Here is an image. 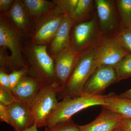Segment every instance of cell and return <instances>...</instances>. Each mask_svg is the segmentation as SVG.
<instances>
[{
	"label": "cell",
	"mask_w": 131,
	"mask_h": 131,
	"mask_svg": "<svg viewBox=\"0 0 131 131\" xmlns=\"http://www.w3.org/2000/svg\"><path fill=\"white\" fill-rule=\"evenodd\" d=\"M29 38L12 25L5 16L0 15V50L9 56L7 73L27 66L24 52Z\"/></svg>",
	"instance_id": "6da1fadb"
},
{
	"label": "cell",
	"mask_w": 131,
	"mask_h": 131,
	"mask_svg": "<svg viewBox=\"0 0 131 131\" xmlns=\"http://www.w3.org/2000/svg\"><path fill=\"white\" fill-rule=\"evenodd\" d=\"M24 55L28 75L37 79L43 85L56 86L54 60L47 52V46L35 44L29 39Z\"/></svg>",
	"instance_id": "7a4b0ae2"
},
{
	"label": "cell",
	"mask_w": 131,
	"mask_h": 131,
	"mask_svg": "<svg viewBox=\"0 0 131 131\" xmlns=\"http://www.w3.org/2000/svg\"><path fill=\"white\" fill-rule=\"evenodd\" d=\"M106 95H92L82 93L80 96L64 98L59 102L46 122L50 128L71 119L74 115L87 108L105 105Z\"/></svg>",
	"instance_id": "3957f363"
},
{
	"label": "cell",
	"mask_w": 131,
	"mask_h": 131,
	"mask_svg": "<svg viewBox=\"0 0 131 131\" xmlns=\"http://www.w3.org/2000/svg\"><path fill=\"white\" fill-rule=\"evenodd\" d=\"M97 68L93 47L82 53L80 61L69 79L59 90L58 99L62 100L81 95L86 82Z\"/></svg>",
	"instance_id": "277c9868"
},
{
	"label": "cell",
	"mask_w": 131,
	"mask_h": 131,
	"mask_svg": "<svg viewBox=\"0 0 131 131\" xmlns=\"http://www.w3.org/2000/svg\"><path fill=\"white\" fill-rule=\"evenodd\" d=\"M58 89L54 85H43L37 94L29 103L33 125L46 126L48 118L58 103Z\"/></svg>",
	"instance_id": "5b68a950"
},
{
	"label": "cell",
	"mask_w": 131,
	"mask_h": 131,
	"mask_svg": "<svg viewBox=\"0 0 131 131\" xmlns=\"http://www.w3.org/2000/svg\"><path fill=\"white\" fill-rule=\"evenodd\" d=\"M65 15L57 6L35 20L34 30L30 38L31 42L35 44L49 45L56 36Z\"/></svg>",
	"instance_id": "8992f818"
},
{
	"label": "cell",
	"mask_w": 131,
	"mask_h": 131,
	"mask_svg": "<svg viewBox=\"0 0 131 131\" xmlns=\"http://www.w3.org/2000/svg\"><path fill=\"white\" fill-rule=\"evenodd\" d=\"M97 67H114L129 52L113 37L103 38L93 46Z\"/></svg>",
	"instance_id": "52a82bcc"
},
{
	"label": "cell",
	"mask_w": 131,
	"mask_h": 131,
	"mask_svg": "<svg viewBox=\"0 0 131 131\" xmlns=\"http://www.w3.org/2000/svg\"><path fill=\"white\" fill-rule=\"evenodd\" d=\"M98 37L97 21L95 18L74 24L71 35V47L82 54L96 44L99 40Z\"/></svg>",
	"instance_id": "ba28073f"
},
{
	"label": "cell",
	"mask_w": 131,
	"mask_h": 131,
	"mask_svg": "<svg viewBox=\"0 0 131 131\" xmlns=\"http://www.w3.org/2000/svg\"><path fill=\"white\" fill-rule=\"evenodd\" d=\"M81 55L70 47L63 50L54 58L55 84L58 89V91L69 79Z\"/></svg>",
	"instance_id": "9c48e42d"
},
{
	"label": "cell",
	"mask_w": 131,
	"mask_h": 131,
	"mask_svg": "<svg viewBox=\"0 0 131 131\" xmlns=\"http://www.w3.org/2000/svg\"><path fill=\"white\" fill-rule=\"evenodd\" d=\"M116 82L117 76L114 67L100 66L86 82L82 93L92 95H102L108 87Z\"/></svg>",
	"instance_id": "30bf717a"
},
{
	"label": "cell",
	"mask_w": 131,
	"mask_h": 131,
	"mask_svg": "<svg viewBox=\"0 0 131 131\" xmlns=\"http://www.w3.org/2000/svg\"><path fill=\"white\" fill-rule=\"evenodd\" d=\"M3 15L16 29L30 38L34 30L35 22L22 0H14L9 12Z\"/></svg>",
	"instance_id": "8fae6325"
},
{
	"label": "cell",
	"mask_w": 131,
	"mask_h": 131,
	"mask_svg": "<svg viewBox=\"0 0 131 131\" xmlns=\"http://www.w3.org/2000/svg\"><path fill=\"white\" fill-rule=\"evenodd\" d=\"M74 22L73 19L65 15L54 38L47 46V51L54 59L59 52L71 47V35Z\"/></svg>",
	"instance_id": "7c38bea8"
},
{
	"label": "cell",
	"mask_w": 131,
	"mask_h": 131,
	"mask_svg": "<svg viewBox=\"0 0 131 131\" xmlns=\"http://www.w3.org/2000/svg\"><path fill=\"white\" fill-rule=\"evenodd\" d=\"M122 117L118 113L103 108L92 122L80 126V131H113L119 127Z\"/></svg>",
	"instance_id": "4fadbf2b"
},
{
	"label": "cell",
	"mask_w": 131,
	"mask_h": 131,
	"mask_svg": "<svg viewBox=\"0 0 131 131\" xmlns=\"http://www.w3.org/2000/svg\"><path fill=\"white\" fill-rule=\"evenodd\" d=\"M94 3L101 32H106L115 29L118 26V19L113 1L96 0Z\"/></svg>",
	"instance_id": "5bb4252c"
},
{
	"label": "cell",
	"mask_w": 131,
	"mask_h": 131,
	"mask_svg": "<svg viewBox=\"0 0 131 131\" xmlns=\"http://www.w3.org/2000/svg\"><path fill=\"white\" fill-rule=\"evenodd\" d=\"M42 85L37 79L26 75L11 90L16 100L29 104L37 94Z\"/></svg>",
	"instance_id": "9a60e30c"
},
{
	"label": "cell",
	"mask_w": 131,
	"mask_h": 131,
	"mask_svg": "<svg viewBox=\"0 0 131 131\" xmlns=\"http://www.w3.org/2000/svg\"><path fill=\"white\" fill-rule=\"evenodd\" d=\"M7 108L15 130H23L33 126L28 103L16 100Z\"/></svg>",
	"instance_id": "2e32d148"
},
{
	"label": "cell",
	"mask_w": 131,
	"mask_h": 131,
	"mask_svg": "<svg viewBox=\"0 0 131 131\" xmlns=\"http://www.w3.org/2000/svg\"><path fill=\"white\" fill-rule=\"evenodd\" d=\"M103 108L118 113L124 117L131 118V100L120 98L111 93L106 95Z\"/></svg>",
	"instance_id": "e0dca14e"
},
{
	"label": "cell",
	"mask_w": 131,
	"mask_h": 131,
	"mask_svg": "<svg viewBox=\"0 0 131 131\" xmlns=\"http://www.w3.org/2000/svg\"><path fill=\"white\" fill-rule=\"evenodd\" d=\"M34 21L57 7L53 1L47 0H22Z\"/></svg>",
	"instance_id": "ac0fdd59"
},
{
	"label": "cell",
	"mask_w": 131,
	"mask_h": 131,
	"mask_svg": "<svg viewBox=\"0 0 131 131\" xmlns=\"http://www.w3.org/2000/svg\"><path fill=\"white\" fill-rule=\"evenodd\" d=\"M116 2L119 16V28L131 27V0H118Z\"/></svg>",
	"instance_id": "d6986e66"
},
{
	"label": "cell",
	"mask_w": 131,
	"mask_h": 131,
	"mask_svg": "<svg viewBox=\"0 0 131 131\" xmlns=\"http://www.w3.org/2000/svg\"><path fill=\"white\" fill-rule=\"evenodd\" d=\"M94 2L92 0H78L73 17L74 24L84 21L92 9Z\"/></svg>",
	"instance_id": "ffe728a7"
},
{
	"label": "cell",
	"mask_w": 131,
	"mask_h": 131,
	"mask_svg": "<svg viewBox=\"0 0 131 131\" xmlns=\"http://www.w3.org/2000/svg\"><path fill=\"white\" fill-rule=\"evenodd\" d=\"M117 82L131 77V54L128 53L115 66Z\"/></svg>",
	"instance_id": "44dd1931"
},
{
	"label": "cell",
	"mask_w": 131,
	"mask_h": 131,
	"mask_svg": "<svg viewBox=\"0 0 131 131\" xmlns=\"http://www.w3.org/2000/svg\"><path fill=\"white\" fill-rule=\"evenodd\" d=\"M113 37L131 54V27L119 28Z\"/></svg>",
	"instance_id": "7402d4cb"
},
{
	"label": "cell",
	"mask_w": 131,
	"mask_h": 131,
	"mask_svg": "<svg viewBox=\"0 0 131 131\" xmlns=\"http://www.w3.org/2000/svg\"><path fill=\"white\" fill-rule=\"evenodd\" d=\"M57 6L65 15L73 19L78 0H53Z\"/></svg>",
	"instance_id": "603a6c76"
},
{
	"label": "cell",
	"mask_w": 131,
	"mask_h": 131,
	"mask_svg": "<svg viewBox=\"0 0 131 131\" xmlns=\"http://www.w3.org/2000/svg\"><path fill=\"white\" fill-rule=\"evenodd\" d=\"M45 131H80V126L75 124L71 119L50 128L47 127Z\"/></svg>",
	"instance_id": "cb8c5ba5"
},
{
	"label": "cell",
	"mask_w": 131,
	"mask_h": 131,
	"mask_svg": "<svg viewBox=\"0 0 131 131\" xmlns=\"http://www.w3.org/2000/svg\"><path fill=\"white\" fill-rule=\"evenodd\" d=\"M16 100L11 89L0 86V103L8 106Z\"/></svg>",
	"instance_id": "d4e9b609"
},
{
	"label": "cell",
	"mask_w": 131,
	"mask_h": 131,
	"mask_svg": "<svg viewBox=\"0 0 131 131\" xmlns=\"http://www.w3.org/2000/svg\"><path fill=\"white\" fill-rule=\"evenodd\" d=\"M28 70L23 68L19 70H14L8 74L9 86L11 89L16 85L21 78L27 75Z\"/></svg>",
	"instance_id": "484cf974"
},
{
	"label": "cell",
	"mask_w": 131,
	"mask_h": 131,
	"mask_svg": "<svg viewBox=\"0 0 131 131\" xmlns=\"http://www.w3.org/2000/svg\"><path fill=\"white\" fill-rule=\"evenodd\" d=\"M0 119L1 121L6 122L12 127L13 124L8 110L7 106L0 103Z\"/></svg>",
	"instance_id": "4316f807"
},
{
	"label": "cell",
	"mask_w": 131,
	"mask_h": 131,
	"mask_svg": "<svg viewBox=\"0 0 131 131\" xmlns=\"http://www.w3.org/2000/svg\"><path fill=\"white\" fill-rule=\"evenodd\" d=\"M14 0H0V15H5L9 12Z\"/></svg>",
	"instance_id": "83f0119b"
},
{
	"label": "cell",
	"mask_w": 131,
	"mask_h": 131,
	"mask_svg": "<svg viewBox=\"0 0 131 131\" xmlns=\"http://www.w3.org/2000/svg\"><path fill=\"white\" fill-rule=\"evenodd\" d=\"M0 86L11 89L8 78V74L0 70Z\"/></svg>",
	"instance_id": "f1b7e54d"
},
{
	"label": "cell",
	"mask_w": 131,
	"mask_h": 131,
	"mask_svg": "<svg viewBox=\"0 0 131 131\" xmlns=\"http://www.w3.org/2000/svg\"><path fill=\"white\" fill-rule=\"evenodd\" d=\"M119 127L123 131H131V118L122 117Z\"/></svg>",
	"instance_id": "f546056e"
},
{
	"label": "cell",
	"mask_w": 131,
	"mask_h": 131,
	"mask_svg": "<svg viewBox=\"0 0 131 131\" xmlns=\"http://www.w3.org/2000/svg\"><path fill=\"white\" fill-rule=\"evenodd\" d=\"M117 96L120 98H125V99H130L131 100V89L125 91Z\"/></svg>",
	"instance_id": "4dcf8cb0"
},
{
	"label": "cell",
	"mask_w": 131,
	"mask_h": 131,
	"mask_svg": "<svg viewBox=\"0 0 131 131\" xmlns=\"http://www.w3.org/2000/svg\"><path fill=\"white\" fill-rule=\"evenodd\" d=\"M37 127L35 125H33L28 128L23 130H15V131H39L38 130Z\"/></svg>",
	"instance_id": "1f68e13d"
},
{
	"label": "cell",
	"mask_w": 131,
	"mask_h": 131,
	"mask_svg": "<svg viewBox=\"0 0 131 131\" xmlns=\"http://www.w3.org/2000/svg\"><path fill=\"white\" fill-rule=\"evenodd\" d=\"M123 131L122 130V129H121L120 127H119V128H117V129H115V130H114V131Z\"/></svg>",
	"instance_id": "d6a6232c"
}]
</instances>
